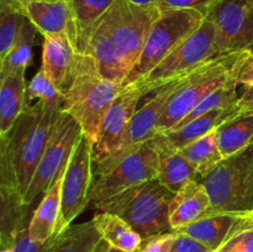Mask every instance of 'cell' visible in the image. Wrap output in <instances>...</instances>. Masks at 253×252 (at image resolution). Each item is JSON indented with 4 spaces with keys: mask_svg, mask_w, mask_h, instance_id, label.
Segmentation results:
<instances>
[{
    "mask_svg": "<svg viewBox=\"0 0 253 252\" xmlns=\"http://www.w3.org/2000/svg\"><path fill=\"white\" fill-rule=\"evenodd\" d=\"M179 152L195 168L199 179L209 174L224 160L217 146L215 131L179 148Z\"/></svg>",
    "mask_w": 253,
    "mask_h": 252,
    "instance_id": "27",
    "label": "cell"
},
{
    "mask_svg": "<svg viewBox=\"0 0 253 252\" xmlns=\"http://www.w3.org/2000/svg\"><path fill=\"white\" fill-rule=\"evenodd\" d=\"M207 16L215 25L219 54H253L252 0H215Z\"/></svg>",
    "mask_w": 253,
    "mask_h": 252,
    "instance_id": "11",
    "label": "cell"
},
{
    "mask_svg": "<svg viewBox=\"0 0 253 252\" xmlns=\"http://www.w3.org/2000/svg\"><path fill=\"white\" fill-rule=\"evenodd\" d=\"M175 193L160 180H148L94 205L96 211L123 217L142 239L170 231V204Z\"/></svg>",
    "mask_w": 253,
    "mask_h": 252,
    "instance_id": "3",
    "label": "cell"
},
{
    "mask_svg": "<svg viewBox=\"0 0 253 252\" xmlns=\"http://www.w3.org/2000/svg\"><path fill=\"white\" fill-rule=\"evenodd\" d=\"M143 93L135 84L124 86L121 93L111 103L103 124L98 141L93 145V167L108 160L120 145Z\"/></svg>",
    "mask_w": 253,
    "mask_h": 252,
    "instance_id": "14",
    "label": "cell"
},
{
    "mask_svg": "<svg viewBox=\"0 0 253 252\" xmlns=\"http://www.w3.org/2000/svg\"><path fill=\"white\" fill-rule=\"evenodd\" d=\"M158 177V156L152 140L121 158L114 167L93 175L89 200L91 207L130 188Z\"/></svg>",
    "mask_w": 253,
    "mask_h": 252,
    "instance_id": "9",
    "label": "cell"
},
{
    "mask_svg": "<svg viewBox=\"0 0 253 252\" xmlns=\"http://www.w3.org/2000/svg\"><path fill=\"white\" fill-rule=\"evenodd\" d=\"M239 113L237 105L227 109H216V110H211L193 119L189 123L184 124L179 127L163 132V135L175 148L179 150V148L187 146L188 143L215 131L221 124L234 118Z\"/></svg>",
    "mask_w": 253,
    "mask_h": 252,
    "instance_id": "23",
    "label": "cell"
},
{
    "mask_svg": "<svg viewBox=\"0 0 253 252\" xmlns=\"http://www.w3.org/2000/svg\"><path fill=\"white\" fill-rule=\"evenodd\" d=\"M211 209L209 193L199 179L190 180L175 193L170 204V226L173 230L189 225L205 216Z\"/></svg>",
    "mask_w": 253,
    "mask_h": 252,
    "instance_id": "18",
    "label": "cell"
},
{
    "mask_svg": "<svg viewBox=\"0 0 253 252\" xmlns=\"http://www.w3.org/2000/svg\"><path fill=\"white\" fill-rule=\"evenodd\" d=\"M62 109L40 101L25 106L11 130L0 135V185L26 195Z\"/></svg>",
    "mask_w": 253,
    "mask_h": 252,
    "instance_id": "2",
    "label": "cell"
},
{
    "mask_svg": "<svg viewBox=\"0 0 253 252\" xmlns=\"http://www.w3.org/2000/svg\"><path fill=\"white\" fill-rule=\"evenodd\" d=\"M101 239L115 249L125 252H133L140 245L142 237L132 229L123 217L105 211H95L93 219Z\"/></svg>",
    "mask_w": 253,
    "mask_h": 252,
    "instance_id": "26",
    "label": "cell"
},
{
    "mask_svg": "<svg viewBox=\"0 0 253 252\" xmlns=\"http://www.w3.org/2000/svg\"><path fill=\"white\" fill-rule=\"evenodd\" d=\"M115 1L116 0H67L76 27V47L79 53L85 54L94 27Z\"/></svg>",
    "mask_w": 253,
    "mask_h": 252,
    "instance_id": "24",
    "label": "cell"
},
{
    "mask_svg": "<svg viewBox=\"0 0 253 252\" xmlns=\"http://www.w3.org/2000/svg\"><path fill=\"white\" fill-rule=\"evenodd\" d=\"M224 158L239 153L253 142V114L239 113L215 130Z\"/></svg>",
    "mask_w": 253,
    "mask_h": 252,
    "instance_id": "25",
    "label": "cell"
},
{
    "mask_svg": "<svg viewBox=\"0 0 253 252\" xmlns=\"http://www.w3.org/2000/svg\"><path fill=\"white\" fill-rule=\"evenodd\" d=\"M216 56H220L216 48V30L211 19L205 16L202 25L190 36L175 47L153 71L133 84L142 90L143 95H147Z\"/></svg>",
    "mask_w": 253,
    "mask_h": 252,
    "instance_id": "8",
    "label": "cell"
},
{
    "mask_svg": "<svg viewBox=\"0 0 253 252\" xmlns=\"http://www.w3.org/2000/svg\"><path fill=\"white\" fill-rule=\"evenodd\" d=\"M178 232L175 230L152 235L141 240L140 245L133 252H169Z\"/></svg>",
    "mask_w": 253,
    "mask_h": 252,
    "instance_id": "34",
    "label": "cell"
},
{
    "mask_svg": "<svg viewBox=\"0 0 253 252\" xmlns=\"http://www.w3.org/2000/svg\"><path fill=\"white\" fill-rule=\"evenodd\" d=\"M203 12L192 9L161 10L146 39L141 56L123 85L141 81L179 46L204 21Z\"/></svg>",
    "mask_w": 253,
    "mask_h": 252,
    "instance_id": "7",
    "label": "cell"
},
{
    "mask_svg": "<svg viewBox=\"0 0 253 252\" xmlns=\"http://www.w3.org/2000/svg\"><path fill=\"white\" fill-rule=\"evenodd\" d=\"M178 232V231H177ZM169 252H212L207 245L198 241L194 237L178 232Z\"/></svg>",
    "mask_w": 253,
    "mask_h": 252,
    "instance_id": "37",
    "label": "cell"
},
{
    "mask_svg": "<svg viewBox=\"0 0 253 252\" xmlns=\"http://www.w3.org/2000/svg\"><path fill=\"white\" fill-rule=\"evenodd\" d=\"M4 1L10 2L11 5H14L15 7L21 6L22 4H26V2H34V1H64V0H4Z\"/></svg>",
    "mask_w": 253,
    "mask_h": 252,
    "instance_id": "41",
    "label": "cell"
},
{
    "mask_svg": "<svg viewBox=\"0 0 253 252\" xmlns=\"http://www.w3.org/2000/svg\"><path fill=\"white\" fill-rule=\"evenodd\" d=\"M184 76L161 86L160 89L155 91V95L150 100L146 101L141 108H137L132 119H131L130 124H128L127 130L124 135L118 150L108 160L104 161L103 163L94 166L93 175L100 174V173L110 169L121 158L135 151L136 148L142 146L143 143L152 140L157 135L158 121H160L161 116L165 111V108L167 105L168 100H169L170 95L174 93V90L178 88L180 81Z\"/></svg>",
    "mask_w": 253,
    "mask_h": 252,
    "instance_id": "13",
    "label": "cell"
},
{
    "mask_svg": "<svg viewBox=\"0 0 253 252\" xmlns=\"http://www.w3.org/2000/svg\"><path fill=\"white\" fill-rule=\"evenodd\" d=\"M235 81L240 86L253 85V54L246 53L237 63L234 73Z\"/></svg>",
    "mask_w": 253,
    "mask_h": 252,
    "instance_id": "38",
    "label": "cell"
},
{
    "mask_svg": "<svg viewBox=\"0 0 253 252\" xmlns=\"http://www.w3.org/2000/svg\"><path fill=\"white\" fill-rule=\"evenodd\" d=\"M25 71L0 76V135L9 132L26 106Z\"/></svg>",
    "mask_w": 253,
    "mask_h": 252,
    "instance_id": "22",
    "label": "cell"
},
{
    "mask_svg": "<svg viewBox=\"0 0 253 252\" xmlns=\"http://www.w3.org/2000/svg\"><path fill=\"white\" fill-rule=\"evenodd\" d=\"M158 156V177L157 179L172 190L177 193L190 180L199 179L195 168L185 160L163 133H157L152 138Z\"/></svg>",
    "mask_w": 253,
    "mask_h": 252,
    "instance_id": "17",
    "label": "cell"
},
{
    "mask_svg": "<svg viewBox=\"0 0 253 252\" xmlns=\"http://www.w3.org/2000/svg\"><path fill=\"white\" fill-rule=\"evenodd\" d=\"M83 54L79 53L68 35H49L43 37L42 69L62 94L71 89L79 69Z\"/></svg>",
    "mask_w": 253,
    "mask_h": 252,
    "instance_id": "15",
    "label": "cell"
},
{
    "mask_svg": "<svg viewBox=\"0 0 253 252\" xmlns=\"http://www.w3.org/2000/svg\"><path fill=\"white\" fill-rule=\"evenodd\" d=\"M16 189L0 185V245L1 249L14 247L17 236L29 227V209Z\"/></svg>",
    "mask_w": 253,
    "mask_h": 252,
    "instance_id": "21",
    "label": "cell"
},
{
    "mask_svg": "<svg viewBox=\"0 0 253 252\" xmlns=\"http://www.w3.org/2000/svg\"><path fill=\"white\" fill-rule=\"evenodd\" d=\"M93 252H125V251H121V250L115 249V247L111 246L110 244H108L105 240L101 239L100 241L98 242V245L95 246V249L93 250Z\"/></svg>",
    "mask_w": 253,
    "mask_h": 252,
    "instance_id": "40",
    "label": "cell"
},
{
    "mask_svg": "<svg viewBox=\"0 0 253 252\" xmlns=\"http://www.w3.org/2000/svg\"><path fill=\"white\" fill-rule=\"evenodd\" d=\"M130 1L140 6H158L161 0H130Z\"/></svg>",
    "mask_w": 253,
    "mask_h": 252,
    "instance_id": "42",
    "label": "cell"
},
{
    "mask_svg": "<svg viewBox=\"0 0 253 252\" xmlns=\"http://www.w3.org/2000/svg\"><path fill=\"white\" fill-rule=\"evenodd\" d=\"M237 86L240 85L237 84V82L235 81L234 77L230 78L229 81L225 82L224 84H221L219 88H216L214 91H211L207 98L203 99V100L193 109L192 113L188 114V115L185 116L179 124H177L173 128L179 127V126L184 125V124L189 123L193 119L198 118V116L203 115V114L205 113H209V111L211 110H216V109H227L235 106L240 98V95L237 94Z\"/></svg>",
    "mask_w": 253,
    "mask_h": 252,
    "instance_id": "30",
    "label": "cell"
},
{
    "mask_svg": "<svg viewBox=\"0 0 253 252\" xmlns=\"http://www.w3.org/2000/svg\"><path fill=\"white\" fill-rule=\"evenodd\" d=\"M123 89V84L104 78L94 59L83 54L81 69L71 89L64 94L62 110L76 119L83 135L94 145L98 141L101 124L111 103Z\"/></svg>",
    "mask_w": 253,
    "mask_h": 252,
    "instance_id": "4",
    "label": "cell"
},
{
    "mask_svg": "<svg viewBox=\"0 0 253 252\" xmlns=\"http://www.w3.org/2000/svg\"><path fill=\"white\" fill-rule=\"evenodd\" d=\"M252 1H253V0H252Z\"/></svg>",
    "mask_w": 253,
    "mask_h": 252,
    "instance_id": "44",
    "label": "cell"
},
{
    "mask_svg": "<svg viewBox=\"0 0 253 252\" xmlns=\"http://www.w3.org/2000/svg\"><path fill=\"white\" fill-rule=\"evenodd\" d=\"M63 173L54 180L51 188L43 193L44 195L42 197L40 205L32 214L29 224V235L35 241L43 242L61 234L59 222H61V190Z\"/></svg>",
    "mask_w": 253,
    "mask_h": 252,
    "instance_id": "20",
    "label": "cell"
},
{
    "mask_svg": "<svg viewBox=\"0 0 253 252\" xmlns=\"http://www.w3.org/2000/svg\"><path fill=\"white\" fill-rule=\"evenodd\" d=\"M160 14V6H140L130 0L114 2L94 27L85 52L104 78L124 84Z\"/></svg>",
    "mask_w": 253,
    "mask_h": 252,
    "instance_id": "1",
    "label": "cell"
},
{
    "mask_svg": "<svg viewBox=\"0 0 253 252\" xmlns=\"http://www.w3.org/2000/svg\"><path fill=\"white\" fill-rule=\"evenodd\" d=\"M212 252H253V211H247L227 239Z\"/></svg>",
    "mask_w": 253,
    "mask_h": 252,
    "instance_id": "33",
    "label": "cell"
},
{
    "mask_svg": "<svg viewBox=\"0 0 253 252\" xmlns=\"http://www.w3.org/2000/svg\"><path fill=\"white\" fill-rule=\"evenodd\" d=\"M199 180L211 199L208 214L253 211V142L241 152L224 158Z\"/></svg>",
    "mask_w": 253,
    "mask_h": 252,
    "instance_id": "6",
    "label": "cell"
},
{
    "mask_svg": "<svg viewBox=\"0 0 253 252\" xmlns=\"http://www.w3.org/2000/svg\"><path fill=\"white\" fill-rule=\"evenodd\" d=\"M1 252H14V247H7V249H1Z\"/></svg>",
    "mask_w": 253,
    "mask_h": 252,
    "instance_id": "43",
    "label": "cell"
},
{
    "mask_svg": "<svg viewBox=\"0 0 253 252\" xmlns=\"http://www.w3.org/2000/svg\"><path fill=\"white\" fill-rule=\"evenodd\" d=\"M57 236L58 235L43 242L35 241V240L30 237L29 227H25L24 230H21L19 236H17L16 242L14 245V252H48L52 249V246H53Z\"/></svg>",
    "mask_w": 253,
    "mask_h": 252,
    "instance_id": "35",
    "label": "cell"
},
{
    "mask_svg": "<svg viewBox=\"0 0 253 252\" xmlns=\"http://www.w3.org/2000/svg\"><path fill=\"white\" fill-rule=\"evenodd\" d=\"M247 211H221L207 214L197 221L179 227L175 231L194 237L215 251L227 239Z\"/></svg>",
    "mask_w": 253,
    "mask_h": 252,
    "instance_id": "19",
    "label": "cell"
},
{
    "mask_svg": "<svg viewBox=\"0 0 253 252\" xmlns=\"http://www.w3.org/2000/svg\"><path fill=\"white\" fill-rule=\"evenodd\" d=\"M27 17L10 2L0 0V59L19 39Z\"/></svg>",
    "mask_w": 253,
    "mask_h": 252,
    "instance_id": "31",
    "label": "cell"
},
{
    "mask_svg": "<svg viewBox=\"0 0 253 252\" xmlns=\"http://www.w3.org/2000/svg\"><path fill=\"white\" fill-rule=\"evenodd\" d=\"M246 53L249 52L220 54L185 74L166 105L158 121L157 133L172 130L203 99L232 78L237 63Z\"/></svg>",
    "mask_w": 253,
    "mask_h": 252,
    "instance_id": "5",
    "label": "cell"
},
{
    "mask_svg": "<svg viewBox=\"0 0 253 252\" xmlns=\"http://www.w3.org/2000/svg\"><path fill=\"white\" fill-rule=\"evenodd\" d=\"M93 182V143L82 136L67 165L62 178L61 222L59 230L64 231L72 221L90 204L89 192Z\"/></svg>",
    "mask_w": 253,
    "mask_h": 252,
    "instance_id": "12",
    "label": "cell"
},
{
    "mask_svg": "<svg viewBox=\"0 0 253 252\" xmlns=\"http://www.w3.org/2000/svg\"><path fill=\"white\" fill-rule=\"evenodd\" d=\"M82 136L83 130L76 119L62 110L24 198L25 204L31 205L64 172Z\"/></svg>",
    "mask_w": 253,
    "mask_h": 252,
    "instance_id": "10",
    "label": "cell"
},
{
    "mask_svg": "<svg viewBox=\"0 0 253 252\" xmlns=\"http://www.w3.org/2000/svg\"><path fill=\"white\" fill-rule=\"evenodd\" d=\"M16 9H19L30 20L39 34L43 37L66 34L76 46V27L67 0L26 2Z\"/></svg>",
    "mask_w": 253,
    "mask_h": 252,
    "instance_id": "16",
    "label": "cell"
},
{
    "mask_svg": "<svg viewBox=\"0 0 253 252\" xmlns=\"http://www.w3.org/2000/svg\"><path fill=\"white\" fill-rule=\"evenodd\" d=\"M101 240L93 220L71 225L57 236L48 252H93Z\"/></svg>",
    "mask_w": 253,
    "mask_h": 252,
    "instance_id": "28",
    "label": "cell"
},
{
    "mask_svg": "<svg viewBox=\"0 0 253 252\" xmlns=\"http://www.w3.org/2000/svg\"><path fill=\"white\" fill-rule=\"evenodd\" d=\"M37 30L27 19L25 22L19 39L15 42L6 56L0 59V76L9 73V72L22 69L26 71L32 59V48L35 44Z\"/></svg>",
    "mask_w": 253,
    "mask_h": 252,
    "instance_id": "29",
    "label": "cell"
},
{
    "mask_svg": "<svg viewBox=\"0 0 253 252\" xmlns=\"http://www.w3.org/2000/svg\"><path fill=\"white\" fill-rule=\"evenodd\" d=\"M215 0H161L158 6L161 10L168 9H192L198 10L204 15L208 14Z\"/></svg>",
    "mask_w": 253,
    "mask_h": 252,
    "instance_id": "36",
    "label": "cell"
},
{
    "mask_svg": "<svg viewBox=\"0 0 253 252\" xmlns=\"http://www.w3.org/2000/svg\"><path fill=\"white\" fill-rule=\"evenodd\" d=\"M236 105L240 113L253 114V85L242 86V93Z\"/></svg>",
    "mask_w": 253,
    "mask_h": 252,
    "instance_id": "39",
    "label": "cell"
},
{
    "mask_svg": "<svg viewBox=\"0 0 253 252\" xmlns=\"http://www.w3.org/2000/svg\"><path fill=\"white\" fill-rule=\"evenodd\" d=\"M40 101L49 108L62 109L64 95L58 90L53 82L47 77L43 69H40L26 86V106Z\"/></svg>",
    "mask_w": 253,
    "mask_h": 252,
    "instance_id": "32",
    "label": "cell"
}]
</instances>
